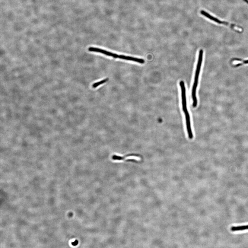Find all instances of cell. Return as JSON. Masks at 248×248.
<instances>
[{"label": "cell", "instance_id": "30bf717a", "mask_svg": "<svg viewBox=\"0 0 248 248\" xmlns=\"http://www.w3.org/2000/svg\"><path fill=\"white\" fill-rule=\"evenodd\" d=\"M244 1L246 2L248 4V0H244Z\"/></svg>", "mask_w": 248, "mask_h": 248}, {"label": "cell", "instance_id": "277c9868", "mask_svg": "<svg viewBox=\"0 0 248 248\" xmlns=\"http://www.w3.org/2000/svg\"><path fill=\"white\" fill-rule=\"evenodd\" d=\"M89 50L90 51V52L101 53L107 56H109L115 58H118L119 56L117 54H115V53H113L111 52H108V51L98 48L90 47L89 48Z\"/></svg>", "mask_w": 248, "mask_h": 248}, {"label": "cell", "instance_id": "3957f363", "mask_svg": "<svg viewBox=\"0 0 248 248\" xmlns=\"http://www.w3.org/2000/svg\"><path fill=\"white\" fill-rule=\"evenodd\" d=\"M180 84L181 91L182 108H183L184 114L186 115L189 113L187 107L186 87L185 86L184 83L183 81L180 82Z\"/></svg>", "mask_w": 248, "mask_h": 248}, {"label": "cell", "instance_id": "8992f818", "mask_svg": "<svg viewBox=\"0 0 248 248\" xmlns=\"http://www.w3.org/2000/svg\"><path fill=\"white\" fill-rule=\"evenodd\" d=\"M118 58L122 59L132 61L138 62L142 64H144L145 62V60L141 59H138V58L129 56H126L122 55H119Z\"/></svg>", "mask_w": 248, "mask_h": 248}, {"label": "cell", "instance_id": "5b68a950", "mask_svg": "<svg viewBox=\"0 0 248 248\" xmlns=\"http://www.w3.org/2000/svg\"><path fill=\"white\" fill-rule=\"evenodd\" d=\"M112 159L116 161H121L125 160L134 159L137 160H140V158L133 155H129L125 157H120L116 155H114L112 157Z\"/></svg>", "mask_w": 248, "mask_h": 248}, {"label": "cell", "instance_id": "ba28073f", "mask_svg": "<svg viewBox=\"0 0 248 248\" xmlns=\"http://www.w3.org/2000/svg\"><path fill=\"white\" fill-rule=\"evenodd\" d=\"M109 79L108 78H106V79H104L103 81H100L96 82L95 83H94L93 84V86H92V87H94V88H96L97 87H98L99 85L101 84H103L104 83L106 82L107 81H108Z\"/></svg>", "mask_w": 248, "mask_h": 248}, {"label": "cell", "instance_id": "7a4b0ae2", "mask_svg": "<svg viewBox=\"0 0 248 248\" xmlns=\"http://www.w3.org/2000/svg\"><path fill=\"white\" fill-rule=\"evenodd\" d=\"M200 13L202 14V15L208 18L211 21L215 22L216 23L219 24H223V25L229 26L231 28H232L233 30L239 31V32H242L243 30V29L240 27L235 25H234V24H231L227 23V22L220 21L218 19L215 17L211 16L210 14L207 13V12L203 10L201 11H200Z\"/></svg>", "mask_w": 248, "mask_h": 248}, {"label": "cell", "instance_id": "6da1fadb", "mask_svg": "<svg viewBox=\"0 0 248 248\" xmlns=\"http://www.w3.org/2000/svg\"><path fill=\"white\" fill-rule=\"evenodd\" d=\"M203 53V50L201 49L200 52H199L195 78H194V84L192 89V98L193 101V106L194 107H196L197 105L198 104L197 99L196 96V91L198 84L199 75H200L201 65L202 64Z\"/></svg>", "mask_w": 248, "mask_h": 248}, {"label": "cell", "instance_id": "52a82bcc", "mask_svg": "<svg viewBox=\"0 0 248 248\" xmlns=\"http://www.w3.org/2000/svg\"><path fill=\"white\" fill-rule=\"evenodd\" d=\"M231 231L233 232L248 230V225L233 227L231 228Z\"/></svg>", "mask_w": 248, "mask_h": 248}, {"label": "cell", "instance_id": "9c48e42d", "mask_svg": "<svg viewBox=\"0 0 248 248\" xmlns=\"http://www.w3.org/2000/svg\"><path fill=\"white\" fill-rule=\"evenodd\" d=\"M243 62L244 64H248V60H244Z\"/></svg>", "mask_w": 248, "mask_h": 248}]
</instances>
